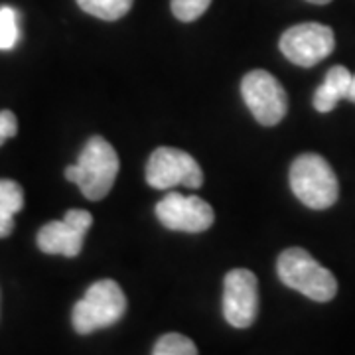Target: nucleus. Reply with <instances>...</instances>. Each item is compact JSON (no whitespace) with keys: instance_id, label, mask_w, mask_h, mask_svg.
Masks as SVG:
<instances>
[{"instance_id":"obj_10","label":"nucleus","mask_w":355,"mask_h":355,"mask_svg":"<svg viewBox=\"0 0 355 355\" xmlns=\"http://www.w3.org/2000/svg\"><path fill=\"white\" fill-rule=\"evenodd\" d=\"M93 225V216L85 209H69L62 221H50L38 233V247L46 254L77 257L83 239Z\"/></svg>"},{"instance_id":"obj_11","label":"nucleus","mask_w":355,"mask_h":355,"mask_svg":"<svg viewBox=\"0 0 355 355\" xmlns=\"http://www.w3.org/2000/svg\"><path fill=\"white\" fill-rule=\"evenodd\" d=\"M352 77L349 69L343 65H334L328 69L324 83L314 93V109L318 113H330L342 99H347Z\"/></svg>"},{"instance_id":"obj_6","label":"nucleus","mask_w":355,"mask_h":355,"mask_svg":"<svg viewBox=\"0 0 355 355\" xmlns=\"http://www.w3.org/2000/svg\"><path fill=\"white\" fill-rule=\"evenodd\" d=\"M146 182L156 190L186 186L198 190L203 186V172L191 154L174 146H160L150 154L146 164Z\"/></svg>"},{"instance_id":"obj_12","label":"nucleus","mask_w":355,"mask_h":355,"mask_svg":"<svg viewBox=\"0 0 355 355\" xmlns=\"http://www.w3.org/2000/svg\"><path fill=\"white\" fill-rule=\"evenodd\" d=\"M24 207V191L14 180H0V239L14 229V216Z\"/></svg>"},{"instance_id":"obj_2","label":"nucleus","mask_w":355,"mask_h":355,"mask_svg":"<svg viewBox=\"0 0 355 355\" xmlns=\"http://www.w3.org/2000/svg\"><path fill=\"white\" fill-rule=\"evenodd\" d=\"M277 272L288 288L304 294L314 302H330L338 294L336 277L300 247H292L280 253Z\"/></svg>"},{"instance_id":"obj_17","label":"nucleus","mask_w":355,"mask_h":355,"mask_svg":"<svg viewBox=\"0 0 355 355\" xmlns=\"http://www.w3.org/2000/svg\"><path fill=\"white\" fill-rule=\"evenodd\" d=\"M18 132V121L12 111H0V144L4 140L12 139Z\"/></svg>"},{"instance_id":"obj_14","label":"nucleus","mask_w":355,"mask_h":355,"mask_svg":"<svg viewBox=\"0 0 355 355\" xmlns=\"http://www.w3.org/2000/svg\"><path fill=\"white\" fill-rule=\"evenodd\" d=\"M153 355H198V347L182 334H164L154 345Z\"/></svg>"},{"instance_id":"obj_15","label":"nucleus","mask_w":355,"mask_h":355,"mask_svg":"<svg viewBox=\"0 0 355 355\" xmlns=\"http://www.w3.org/2000/svg\"><path fill=\"white\" fill-rule=\"evenodd\" d=\"M20 40V28H18V12L12 6L0 8V50L8 51Z\"/></svg>"},{"instance_id":"obj_8","label":"nucleus","mask_w":355,"mask_h":355,"mask_svg":"<svg viewBox=\"0 0 355 355\" xmlns=\"http://www.w3.org/2000/svg\"><path fill=\"white\" fill-rule=\"evenodd\" d=\"M156 217L166 229L202 233L214 225L216 214L211 205L198 196H182L178 191H170L156 203Z\"/></svg>"},{"instance_id":"obj_4","label":"nucleus","mask_w":355,"mask_h":355,"mask_svg":"<svg viewBox=\"0 0 355 355\" xmlns=\"http://www.w3.org/2000/svg\"><path fill=\"white\" fill-rule=\"evenodd\" d=\"M292 193L310 209H328L338 202L340 184L320 154H300L291 166Z\"/></svg>"},{"instance_id":"obj_18","label":"nucleus","mask_w":355,"mask_h":355,"mask_svg":"<svg viewBox=\"0 0 355 355\" xmlns=\"http://www.w3.org/2000/svg\"><path fill=\"white\" fill-rule=\"evenodd\" d=\"M347 101L355 103V76L352 77V85H349V93H347Z\"/></svg>"},{"instance_id":"obj_5","label":"nucleus","mask_w":355,"mask_h":355,"mask_svg":"<svg viewBox=\"0 0 355 355\" xmlns=\"http://www.w3.org/2000/svg\"><path fill=\"white\" fill-rule=\"evenodd\" d=\"M241 95L245 105L263 127H275L288 111L286 91L279 79L265 69H253L241 81Z\"/></svg>"},{"instance_id":"obj_7","label":"nucleus","mask_w":355,"mask_h":355,"mask_svg":"<svg viewBox=\"0 0 355 355\" xmlns=\"http://www.w3.org/2000/svg\"><path fill=\"white\" fill-rule=\"evenodd\" d=\"M280 51L294 65L314 67L326 60L336 48L334 30L318 22H304L288 28L280 36Z\"/></svg>"},{"instance_id":"obj_1","label":"nucleus","mask_w":355,"mask_h":355,"mask_svg":"<svg viewBox=\"0 0 355 355\" xmlns=\"http://www.w3.org/2000/svg\"><path fill=\"white\" fill-rule=\"evenodd\" d=\"M119 166V154L111 142L103 137H93L83 146L76 164L65 168V178L79 186L87 200L99 202L113 188Z\"/></svg>"},{"instance_id":"obj_19","label":"nucleus","mask_w":355,"mask_h":355,"mask_svg":"<svg viewBox=\"0 0 355 355\" xmlns=\"http://www.w3.org/2000/svg\"><path fill=\"white\" fill-rule=\"evenodd\" d=\"M306 2H312V4H328V2H331V0H306Z\"/></svg>"},{"instance_id":"obj_13","label":"nucleus","mask_w":355,"mask_h":355,"mask_svg":"<svg viewBox=\"0 0 355 355\" xmlns=\"http://www.w3.org/2000/svg\"><path fill=\"white\" fill-rule=\"evenodd\" d=\"M77 4L83 12L91 14L99 20L114 22L128 14L135 0H77Z\"/></svg>"},{"instance_id":"obj_9","label":"nucleus","mask_w":355,"mask_h":355,"mask_svg":"<svg viewBox=\"0 0 355 355\" xmlns=\"http://www.w3.org/2000/svg\"><path fill=\"white\" fill-rule=\"evenodd\" d=\"M259 312V282L251 270L233 268L223 280V316L233 328L253 326Z\"/></svg>"},{"instance_id":"obj_3","label":"nucleus","mask_w":355,"mask_h":355,"mask_svg":"<svg viewBox=\"0 0 355 355\" xmlns=\"http://www.w3.org/2000/svg\"><path fill=\"white\" fill-rule=\"evenodd\" d=\"M127 312V296L114 280H97L73 306V330L81 336L116 324Z\"/></svg>"},{"instance_id":"obj_16","label":"nucleus","mask_w":355,"mask_h":355,"mask_svg":"<svg viewBox=\"0 0 355 355\" xmlns=\"http://www.w3.org/2000/svg\"><path fill=\"white\" fill-rule=\"evenodd\" d=\"M211 0H170L172 14L180 22H193L209 8Z\"/></svg>"}]
</instances>
